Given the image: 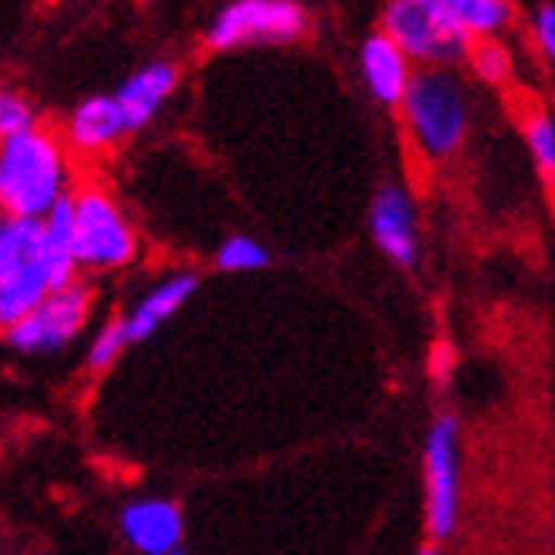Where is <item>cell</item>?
<instances>
[{"instance_id":"21","label":"cell","mask_w":555,"mask_h":555,"mask_svg":"<svg viewBox=\"0 0 555 555\" xmlns=\"http://www.w3.org/2000/svg\"><path fill=\"white\" fill-rule=\"evenodd\" d=\"M475 65H478V72L485 75V78H502L505 75V68H508V54L502 51V44H494V41H488V44H481L478 51H475Z\"/></svg>"},{"instance_id":"6","label":"cell","mask_w":555,"mask_h":555,"mask_svg":"<svg viewBox=\"0 0 555 555\" xmlns=\"http://www.w3.org/2000/svg\"><path fill=\"white\" fill-rule=\"evenodd\" d=\"M309 31V11L295 0H234L207 24V48L234 51L247 44H288Z\"/></svg>"},{"instance_id":"24","label":"cell","mask_w":555,"mask_h":555,"mask_svg":"<svg viewBox=\"0 0 555 555\" xmlns=\"http://www.w3.org/2000/svg\"><path fill=\"white\" fill-rule=\"evenodd\" d=\"M173 555H186V552H173Z\"/></svg>"},{"instance_id":"18","label":"cell","mask_w":555,"mask_h":555,"mask_svg":"<svg viewBox=\"0 0 555 555\" xmlns=\"http://www.w3.org/2000/svg\"><path fill=\"white\" fill-rule=\"evenodd\" d=\"M454 11L467 35H491L508 21V4L502 0H454Z\"/></svg>"},{"instance_id":"19","label":"cell","mask_w":555,"mask_h":555,"mask_svg":"<svg viewBox=\"0 0 555 555\" xmlns=\"http://www.w3.org/2000/svg\"><path fill=\"white\" fill-rule=\"evenodd\" d=\"M126 349H129V336H126L122 319L105 322V325L95 332L92 346H89V370H95V373L108 370V366H113Z\"/></svg>"},{"instance_id":"20","label":"cell","mask_w":555,"mask_h":555,"mask_svg":"<svg viewBox=\"0 0 555 555\" xmlns=\"http://www.w3.org/2000/svg\"><path fill=\"white\" fill-rule=\"evenodd\" d=\"M525 139H529V150L539 163V170L555 180V119L545 113H535L525 122Z\"/></svg>"},{"instance_id":"14","label":"cell","mask_w":555,"mask_h":555,"mask_svg":"<svg viewBox=\"0 0 555 555\" xmlns=\"http://www.w3.org/2000/svg\"><path fill=\"white\" fill-rule=\"evenodd\" d=\"M359 72H363L366 89L383 105H400L410 86V59L386 38L383 31L370 35L359 48Z\"/></svg>"},{"instance_id":"12","label":"cell","mask_w":555,"mask_h":555,"mask_svg":"<svg viewBox=\"0 0 555 555\" xmlns=\"http://www.w3.org/2000/svg\"><path fill=\"white\" fill-rule=\"evenodd\" d=\"M122 135H129V126L113 95L81 99L65 122V139H68L65 146L81 156H102L113 150Z\"/></svg>"},{"instance_id":"9","label":"cell","mask_w":555,"mask_h":555,"mask_svg":"<svg viewBox=\"0 0 555 555\" xmlns=\"http://www.w3.org/2000/svg\"><path fill=\"white\" fill-rule=\"evenodd\" d=\"M370 231H373L376 247L397 268H413L416 258H421L413 197L400 183H386L376 190L373 207H370Z\"/></svg>"},{"instance_id":"8","label":"cell","mask_w":555,"mask_h":555,"mask_svg":"<svg viewBox=\"0 0 555 555\" xmlns=\"http://www.w3.org/2000/svg\"><path fill=\"white\" fill-rule=\"evenodd\" d=\"M424 481H427V525L437 539H451L461 508V461H457V421L440 413L424 443Z\"/></svg>"},{"instance_id":"11","label":"cell","mask_w":555,"mask_h":555,"mask_svg":"<svg viewBox=\"0 0 555 555\" xmlns=\"http://www.w3.org/2000/svg\"><path fill=\"white\" fill-rule=\"evenodd\" d=\"M177 86H180V68L170 59H156V62H146L143 68H135L113 95L129 132L150 126L159 108L170 102Z\"/></svg>"},{"instance_id":"7","label":"cell","mask_w":555,"mask_h":555,"mask_svg":"<svg viewBox=\"0 0 555 555\" xmlns=\"http://www.w3.org/2000/svg\"><path fill=\"white\" fill-rule=\"evenodd\" d=\"M89 312H92V292L81 282H75L68 288L48 292L35 312H27L17 325L4 332V339L11 349L27 356L62 352L89 325Z\"/></svg>"},{"instance_id":"1","label":"cell","mask_w":555,"mask_h":555,"mask_svg":"<svg viewBox=\"0 0 555 555\" xmlns=\"http://www.w3.org/2000/svg\"><path fill=\"white\" fill-rule=\"evenodd\" d=\"M68 146L51 129L21 132L0 143V210L4 217L44 220L72 197Z\"/></svg>"},{"instance_id":"13","label":"cell","mask_w":555,"mask_h":555,"mask_svg":"<svg viewBox=\"0 0 555 555\" xmlns=\"http://www.w3.org/2000/svg\"><path fill=\"white\" fill-rule=\"evenodd\" d=\"M193 292H197V274L193 271H177L170 278H163L156 288H150L126 315H119L126 325L129 346L150 339L156 328H163L190 301Z\"/></svg>"},{"instance_id":"10","label":"cell","mask_w":555,"mask_h":555,"mask_svg":"<svg viewBox=\"0 0 555 555\" xmlns=\"http://www.w3.org/2000/svg\"><path fill=\"white\" fill-rule=\"evenodd\" d=\"M126 542L143 555H173L183 542V512L170 498H135L119 515Z\"/></svg>"},{"instance_id":"2","label":"cell","mask_w":555,"mask_h":555,"mask_svg":"<svg viewBox=\"0 0 555 555\" xmlns=\"http://www.w3.org/2000/svg\"><path fill=\"white\" fill-rule=\"evenodd\" d=\"M72 234L78 268L116 271L139 258V234L119 201L102 186H75L72 197Z\"/></svg>"},{"instance_id":"23","label":"cell","mask_w":555,"mask_h":555,"mask_svg":"<svg viewBox=\"0 0 555 555\" xmlns=\"http://www.w3.org/2000/svg\"><path fill=\"white\" fill-rule=\"evenodd\" d=\"M416 555H437L434 548H421V552H416Z\"/></svg>"},{"instance_id":"17","label":"cell","mask_w":555,"mask_h":555,"mask_svg":"<svg viewBox=\"0 0 555 555\" xmlns=\"http://www.w3.org/2000/svg\"><path fill=\"white\" fill-rule=\"evenodd\" d=\"M31 129H38V108L31 105V99L17 89L0 86V143Z\"/></svg>"},{"instance_id":"16","label":"cell","mask_w":555,"mask_h":555,"mask_svg":"<svg viewBox=\"0 0 555 555\" xmlns=\"http://www.w3.org/2000/svg\"><path fill=\"white\" fill-rule=\"evenodd\" d=\"M268 261H271L268 247L255 237H247V234H234L217 247V268L220 271H234V274L261 271V268H268Z\"/></svg>"},{"instance_id":"4","label":"cell","mask_w":555,"mask_h":555,"mask_svg":"<svg viewBox=\"0 0 555 555\" xmlns=\"http://www.w3.org/2000/svg\"><path fill=\"white\" fill-rule=\"evenodd\" d=\"M383 35L416 62H454L470 48L454 0H393L383 11Z\"/></svg>"},{"instance_id":"5","label":"cell","mask_w":555,"mask_h":555,"mask_svg":"<svg viewBox=\"0 0 555 555\" xmlns=\"http://www.w3.org/2000/svg\"><path fill=\"white\" fill-rule=\"evenodd\" d=\"M403 116L427 156H451L467 132V102L454 75L430 68L410 78L403 95Z\"/></svg>"},{"instance_id":"15","label":"cell","mask_w":555,"mask_h":555,"mask_svg":"<svg viewBox=\"0 0 555 555\" xmlns=\"http://www.w3.org/2000/svg\"><path fill=\"white\" fill-rule=\"evenodd\" d=\"M41 255H44V271L51 292L68 288L78 282V258H75V234H72V207L68 201L54 207L41 220Z\"/></svg>"},{"instance_id":"3","label":"cell","mask_w":555,"mask_h":555,"mask_svg":"<svg viewBox=\"0 0 555 555\" xmlns=\"http://www.w3.org/2000/svg\"><path fill=\"white\" fill-rule=\"evenodd\" d=\"M48 292L41 220L0 214V328L8 332L27 312H35Z\"/></svg>"},{"instance_id":"22","label":"cell","mask_w":555,"mask_h":555,"mask_svg":"<svg viewBox=\"0 0 555 555\" xmlns=\"http://www.w3.org/2000/svg\"><path fill=\"white\" fill-rule=\"evenodd\" d=\"M535 38L548 54V62L555 65V4H542L535 11Z\"/></svg>"}]
</instances>
